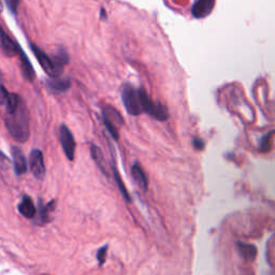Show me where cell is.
<instances>
[{
    "mask_svg": "<svg viewBox=\"0 0 275 275\" xmlns=\"http://www.w3.org/2000/svg\"><path fill=\"white\" fill-rule=\"evenodd\" d=\"M5 125L8 132L15 141L24 143L29 139V135H31L29 113L23 99L15 112L6 114Z\"/></svg>",
    "mask_w": 275,
    "mask_h": 275,
    "instance_id": "1",
    "label": "cell"
},
{
    "mask_svg": "<svg viewBox=\"0 0 275 275\" xmlns=\"http://www.w3.org/2000/svg\"><path fill=\"white\" fill-rule=\"evenodd\" d=\"M113 175H114L115 182H116V184H117V187H119L121 194L123 195L124 199H125L126 201L130 202V201H131V200H130V196H129L128 191H127V189H126V187H125V185H124V183H123V181H122V179H121V176H120L119 172H117V170L115 169V167H113Z\"/></svg>",
    "mask_w": 275,
    "mask_h": 275,
    "instance_id": "19",
    "label": "cell"
},
{
    "mask_svg": "<svg viewBox=\"0 0 275 275\" xmlns=\"http://www.w3.org/2000/svg\"><path fill=\"white\" fill-rule=\"evenodd\" d=\"M102 120L105 125V128L115 140L119 139V129L123 126L124 120L121 113L115 110L113 106H104L102 109Z\"/></svg>",
    "mask_w": 275,
    "mask_h": 275,
    "instance_id": "4",
    "label": "cell"
},
{
    "mask_svg": "<svg viewBox=\"0 0 275 275\" xmlns=\"http://www.w3.org/2000/svg\"><path fill=\"white\" fill-rule=\"evenodd\" d=\"M9 96L10 93L7 91V88L4 86L3 83H0V105L5 106Z\"/></svg>",
    "mask_w": 275,
    "mask_h": 275,
    "instance_id": "23",
    "label": "cell"
},
{
    "mask_svg": "<svg viewBox=\"0 0 275 275\" xmlns=\"http://www.w3.org/2000/svg\"><path fill=\"white\" fill-rule=\"evenodd\" d=\"M0 50L7 57H14L18 53V44L10 38L0 26Z\"/></svg>",
    "mask_w": 275,
    "mask_h": 275,
    "instance_id": "9",
    "label": "cell"
},
{
    "mask_svg": "<svg viewBox=\"0 0 275 275\" xmlns=\"http://www.w3.org/2000/svg\"><path fill=\"white\" fill-rule=\"evenodd\" d=\"M52 57H53L55 64L64 71V68L69 64L68 52L65 50L64 47H60L57 50V52L54 54V56H52Z\"/></svg>",
    "mask_w": 275,
    "mask_h": 275,
    "instance_id": "18",
    "label": "cell"
},
{
    "mask_svg": "<svg viewBox=\"0 0 275 275\" xmlns=\"http://www.w3.org/2000/svg\"><path fill=\"white\" fill-rule=\"evenodd\" d=\"M4 11V5L2 3V0H0V13H2Z\"/></svg>",
    "mask_w": 275,
    "mask_h": 275,
    "instance_id": "26",
    "label": "cell"
},
{
    "mask_svg": "<svg viewBox=\"0 0 275 275\" xmlns=\"http://www.w3.org/2000/svg\"><path fill=\"white\" fill-rule=\"evenodd\" d=\"M193 145L195 146L196 150L201 151V150H203V147H204V142H203V140L196 138V139H194V141H193Z\"/></svg>",
    "mask_w": 275,
    "mask_h": 275,
    "instance_id": "25",
    "label": "cell"
},
{
    "mask_svg": "<svg viewBox=\"0 0 275 275\" xmlns=\"http://www.w3.org/2000/svg\"><path fill=\"white\" fill-rule=\"evenodd\" d=\"M29 168L33 175L38 180H43L45 176L44 157L40 150L35 149L29 155Z\"/></svg>",
    "mask_w": 275,
    "mask_h": 275,
    "instance_id": "7",
    "label": "cell"
},
{
    "mask_svg": "<svg viewBox=\"0 0 275 275\" xmlns=\"http://www.w3.org/2000/svg\"><path fill=\"white\" fill-rule=\"evenodd\" d=\"M122 99L123 103L126 107L127 112L131 115H140L142 111L141 106V101H140V96H139V91H136L135 88H133L130 85H126L123 88L122 92Z\"/></svg>",
    "mask_w": 275,
    "mask_h": 275,
    "instance_id": "5",
    "label": "cell"
},
{
    "mask_svg": "<svg viewBox=\"0 0 275 275\" xmlns=\"http://www.w3.org/2000/svg\"><path fill=\"white\" fill-rule=\"evenodd\" d=\"M17 209L18 212L26 218H35L37 215V209L35 206V203L32 200V198L28 197V196L23 197L22 201L17 205Z\"/></svg>",
    "mask_w": 275,
    "mask_h": 275,
    "instance_id": "14",
    "label": "cell"
},
{
    "mask_svg": "<svg viewBox=\"0 0 275 275\" xmlns=\"http://www.w3.org/2000/svg\"><path fill=\"white\" fill-rule=\"evenodd\" d=\"M3 80H4V77H3V73H2V71H0V83H3Z\"/></svg>",
    "mask_w": 275,
    "mask_h": 275,
    "instance_id": "27",
    "label": "cell"
},
{
    "mask_svg": "<svg viewBox=\"0 0 275 275\" xmlns=\"http://www.w3.org/2000/svg\"><path fill=\"white\" fill-rule=\"evenodd\" d=\"M91 155L93 157L95 163L97 164L98 168L101 170V172L106 176L109 175V173H107V164H106V161L104 159V156L100 150V147H98L96 144H92L91 145Z\"/></svg>",
    "mask_w": 275,
    "mask_h": 275,
    "instance_id": "15",
    "label": "cell"
},
{
    "mask_svg": "<svg viewBox=\"0 0 275 275\" xmlns=\"http://www.w3.org/2000/svg\"><path fill=\"white\" fill-rule=\"evenodd\" d=\"M10 166H11V162H10L8 157L0 151V172H5L9 170Z\"/></svg>",
    "mask_w": 275,
    "mask_h": 275,
    "instance_id": "20",
    "label": "cell"
},
{
    "mask_svg": "<svg viewBox=\"0 0 275 275\" xmlns=\"http://www.w3.org/2000/svg\"><path fill=\"white\" fill-rule=\"evenodd\" d=\"M11 155L13 159V168L16 175H23L26 173L28 169V163L26 157L22 151L21 147L12 146L11 147Z\"/></svg>",
    "mask_w": 275,
    "mask_h": 275,
    "instance_id": "8",
    "label": "cell"
},
{
    "mask_svg": "<svg viewBox=\"0 0 275 275\" xmlns=\"http://www.w3.org/2000/svg\"><path fill=\"white\" fill-rule=\"evenodd\" d=\"M17 56L19 57V64H21V70H22L24 78L31 83L34 82L35 77H36L35 69H34L31 61H29V58L27 57V55L25 54V52L22 50L19 45H18Z\"/></svg>",
    "mask_w": 275,
    "mask_h": 275,
    "instance_id": "10",
    "label": "cell"
},
{
    "mask_svg": "<svg viewBox=\"0 0 275 275\" xmlns=\"http://www.w3.org/2000/svg\"><path fill=\"white\" fill-rule=\"evenodd\" d=\"M271 134H267L264 135L262 139H261V142H260V151L261 152H268L270 150L271 147Z\"/></svg>",
    "mask_w": 275,
    "mask_h": 275,
    "instance_id": "21",
    "label": "cell"
},
{
    "mask_svg": "<svg viewBox=\"0 0 275 275\" xmlns=\"http://www.w3.org/2000/svg\"><path fill=\"white\" fill-rule=\"evenodd\" d=\"M60 141L66 157L72 161L75 157L76 144L71 130L66 125H62L60 127Z\"/></svg>",
    "mask_w": 275,
    "mask_h": 275,
    "instance_id": "6",
    "label": "cell"
},
{
    "mask_svg": "<svg viewBox=\"0 0 275 275\" xmlns=\"http://www.w3.org/2000/svg\"><path fill=\"white\" fill-rule=\"evenodd\" d=\"M39 203H40V208H39V211H38V215H36L37 217V221L38 223L40 225H43V224H46L48 222H51L52 219V213L54 212L55 210V206H56V201L55 200H52L46 204H42L41 200L39 201Z\"/></svg>",
    "mask_w": 275,
    "mask_h": 275,
    "instance_id": "13",
    "label": "cell"
},
{
    "mask_svg": "<svg viewBox=\"0 0 275 275\" xmlns=\"http://www.w3.org/2000/svg\"><path fill=\"white\" fill-rule=\"evenodd\" d=\"M215 0H197L193 7V15L197 18L208 16L214 8Z\"/></svg>",
    "mask_w": 275,
    "mask_h": 275,
    "instance_id": "12",
    "label": "cell"
},
{
    "mask_svg": "<svg viewBox=\"0 0 275 275\" xmlns=\"http://www.w3.org/2000/svg\"><path fill=\"white\" fill-rule=\"evenodd\" d=\"M6 5L8 6V9L11 11V13H16L18 6H19V0H5Z\"/></svg>",
    "mask_w": 275,
    "mask_h": 275,
    "instance_id": "24",
    "label": "cell"
},
{
    "mask_svg": "<svg viewBox=\"0 0 275 275\" xmlns=\"http://www.w3.org/2000/svg\"><path fill=\"white\" fill-rule=\"evenodd\" d=\"M106 254H107V245H105V246L101 248L99 251L97 252V260H98V262H99L100 266H102V264L105 262Z\"/></svg>",
    "mask_w": 275,
    "mask_h": 275,
    "instance_id": "22",
    "label": "cell"
},
{
    "mask_svg": "<svg viewBox=\"0 0 275 275\" xmlns=\"http://www.w3.org/2000/svg\"><path fill=\"white\" fill-rule=\"evenodd\" d=\"M139 96L143 112L151 115L157 121L162 122L168 119V111L166 107L159 102H154L144 90H139Z\"/></svg>",
    "mask_w": 275,
    "mask_h": 275,
    "instance_id": "3",
    "label": "cell"
},
{
    "mask_svg": "<svg viewBox=\"0 0 275 275\" xmlns=\"http://www.w3.org/2000/svg\"><path fill=\"white\" fill-rule=\"evenodd\" d=\"M45 86L53 94H61L67 92L71 87V81L69 78L50 77L45 81Z\"/></svg>",
    "mask_w": 275,
    "mask_h": 275,
    "instance_id": "11",
    "label": "cell"
},
{
    "mask_svg": "<svg viewBox=\"0 0 275 275\" xmlns=\"http://www.w3.org/2000/svg\"><path fill=\"white\" fill-rule=\"evenodd\" d=\"M238 250H239L240 255L245 260L253 261L257 256V249H256V246H255V245L239 242L238 243Z\"/></svg>",
    "mask_w": 275,
    "mask_h": 275,
    "instance_id": "16",
    "label": "cell"
},
{
    "mask_svg": "<svg viewBox=\"0 0 275 275\" xmlns=\"http://www.w3.org/2000/svg\"><path fill=\"white\" fill-rule=\"evenodd\" d=\"M131 173H132L134 181L138 183V185H139L141 188H143L144 190H146L147 188H149V182H147L146 175H145L143 169L141 168L139 164L135 163V164L132 166Z\"/></svg>",
    "mask_w": 275,
    "mask_h": 275,
    "instance_id": "17",
    "label": "cell"
},
{
    "mask_svg": "<svg viewBox=\"0 0 275 275\" xmlns=\"http://www.w3.org/2000/svg\"><path fill=\"white\" fill-rule=\"evenodd\" d=\"M29 46H31V50L34 53V55L36 56L38 63L40 64V66L42 67V69L48 76L50 77H60L61 76V74L63 73V70L55 64L53 57L47 55L44 51L41 50L40 47L34 43H31L29 44Z\"/></svg>",
    "mask_w": 275,
    "mask_h": 275,
    "instance_id": "2",
    "label": "cell"
}]
</instances>
